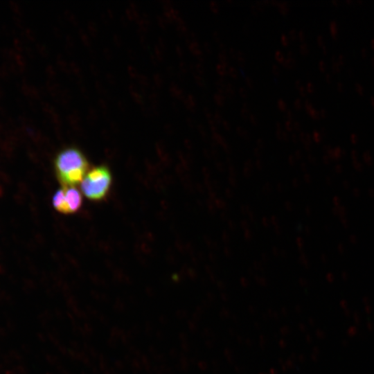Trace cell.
<instances>
[{"mask_svg":"<svg viewBox=\"0 0 374 374\" xmlns=\"http://www.w3.org/2000/svg\"><path fill=\"white\" fill-rule=\"evenodd\" d=\"M54 170L62 186L75 187L81 184L89 170V162L81 150L75 146H69L56 154Z\"/></svg>","mask_w":374,"mask_h":374,"instance_id":"6da1fadb","label":"cell"},{"mask_svg":"<svg viewBox=\"0 0 374 374\" xmlns=\"http://www.w3.org/2000/svg\"><path fill=\"white\" fill-rule=\"evenodd\" d=\"M112 185V174L108 166L100 165L89 169L81 182V193L93 202L107 199Z\"/></svg>","mask_w":374,"mask_h":374,"instance_id":"7a4b0ae2","label":"cell"},{"mask_svg":"<svg viewBox=\"0 0 374 374\" xmlns=\"http://www.w3.org/2000/svg\"><path fill=\"white\" fill-rule=\"evenodd\" d=\"M82 193L75 187H65L58 189L53 196L54 208L65 215L78 212L82 204Z\"/></svg>","mask_w":374,"mask_h":374,"instance_id":"3957f363","label":"cell"},{"mask_svg":"<svg viewBox=\"0 0 374 374\" xmlns=\"http://www.w3.org/2000/svg\"><path fill=\"white\" fill-rule=\"evenodd\" d=\"M213 98H214L215 102L217 105L222 106V105L224 104V97L222 93L219 92V93H215V94L214 95V97H213Z\"/></svg>","mask_w":374,"mask_h":374,"instance_id":"277c9868","label":"cell"},{"mask_svg":"<svg viewBox=\"0 0 374 374\" xmlns=\"http://www.w3.org/2000/svg\"><path fill=\"white\" fill-rule=\"evenodd\" d=\"M276 6L278 7L280 12L285 15L288 11V6L285 2H278L276 3Z\"/></svg>","mask_w":374,"mask_h":374,"instance_id":"5b68a950","label":"cell"},{"mask_svg":"<svg viewBox=\"0 0 374 374\" xmlns=\"http://www.w3.org/2000/svg\"><path fill=\"white\" fill-rule=\"evenodd\" d=\"M226 66H227L226 64H222V63L217 65L216 70L220 75H224L227 72L228 69Z\"/></svg>","mask_w":374,"mask_h":374,"instance_id":"8992f818","label":"cell"},{"mask_svg":"<svg viewBox=\"0 0 374 374\" xmlns=\"http://www.w3.org/2000/svg\"><path fill=\"white\" fill-rule=\"evenodd\" d=\"M275 58L277 61H278L280 63H283V62L285 61V55H283V53L279 51H277L276 53H275Z\"/></svg>","mask_w":374,"mask_h":374,"instance_id":"52a82bcc","label":"cell"},{"mask_svg":"<svg viewBox=\"0 0 374 374\" xmlns=\"http://www.w3.org/2000/svg\"><path fill=\"white\" fill-rule=\"evenodd\" d=\"M224 92L229 96H232L235 93V89L231 84H226L224 89Z\"/></svg>","mask_w":374,"mask_h":374,"instance_id":"ba28073f","label":"cell"},{"mask_svg":"<svg viewBox=\"0 0 374 374\" xmlns=\"http://www.w3.org/2000/svg\"><path fill=\"white\" fill-rule=\"evenodd\" d=\"M218 57L222 64H224L227 65V56L224 51H221L219 53Z\"/></svg>","mask_w":374,"mask_h":374,"instance_id":"9c48e42d","label":"cell"},{"mask_svg":"<svg viewBox=\"0 0 374 374\" xmlns=\"http://www.w3.org/2000/svg\"><path fill=\"white\" fill-rule=\"evenodd\" d=\"M227 71L230 74L231 76L235 78L238 75V73L237 70L233 66H229L227 69Z\"/></svg>","mask_w":374,"mask_h":374,"instance_id":"30bf717a","label":"cell"},{"mask_svg":"<svg viewBox=\"0 0 374 374\" xmlns=\"http://www.w3.org/2000/svg\"><path fill=\"white\" fill-rule=\"evenodd\" d=\"M236 58L239 63L243 64L245 62V57L242 52L238 51L237 53Z\"/></svg>","mask_w":374,"mask_h":374,"instance_id":"8fae6325","label":"cell"},{"mask_svg":"<svg viewBox=\"0 0 374 374\" xmlns=\"http://www.w3.org/2000/svg\"><path fill=\"white\" fill-rule=\"evenodd\" d=\"M249 107L247 105H244L242 106V110H241V114L242 116V117H247V116H249Z\"/></svg>","mask_w":374,"mask_h":374,"instance_id":"7c38bea8","label":"cell"},{"mask_svg":"<svg viewBox=\"0 0 374 374\" xmlns=\"http://www.w3.org/2000/svg\"><path fill=\"white\" fill-rule=\"evenodd\" d=\"M277 105H278V107L281 110V111H284L285 112L286 110V103L285 102L280 99V100H278V103H277Z\"/></svg>","mask_w":374,"mask_h":374,"instance_id":"4fadbf2b","label":"cell"},{"mask_svg":"<svg viewBox=\"0 0 374 374\" xmlns=\"http://www.w3.org/2000/svg\"><path fill=\"white\" fill-rule=\"evenodd\" d=\"M210 8L214 12H217L219 10V6L215 1L210 2Z\"/></svg>","mask_w":374,"mask_h":374,"instance_id":"5bb4252c","label":"cell"},{"mask_svg":"<svg viewBox=\"0 0 374 374\" xmlns=\"http://www.w3.org/2000/svg\"><path fill=\"white\" fill-rule=\"evenodd\" d=\"M214 121L217 123H221L222 121V115L220 114V112H215V114H214Z\"/></svg>","mask_w":374,"mask_h":374,"instance_id":"9a60e30c","label":"cell"},{"mask_svg":"<svg viewBox=\"0 0 374 374\" xmlns=\"http://www.w3.org/2000/svg\"><path fill=\"white\" fill-rule=\"evenodd\" d=\"M245 82L248 87L253 88V82L252 79L250 77H246L245 78Z\"/></svg>","mask_w":374,"mask_h":374,"instance_id":"2e32d148","label":"cell"},{"mask_svg":"<svg viewBox=\"0 0 374 374\" xmlns=\"http://www.w3.org/2000/svg\"><path fill=\"white\" fill-rule=\"evenodd\" d=\"M238 92L242 98H245L247 96V91L243 87H240Z\"/></svg>","mask_w":374,"mask_h":374,"instance_id":"e0dca14e","label":"cell"},{"mask_svg":"<svg viewBox=\"0 0 374 374\" xmlns=\"http://www.w3.org/2000/svg\"><path fill=\"white\" fill-rule=\"evenodd\" d=\"M249 118L250 122L253 125H256L258 123V118L254 114H250Z\"/></svg>","mask_w":374,"mask_h":374,"instance_id":"ac0fdd59","label":"cell"},{"mask_svg":"<svg viewBox=\"0 0 374 374\" xmlns=\"http://www.w3.org/2000/svg\"><path fill=\"white\" fill-rule=\"evenodd\" d=\"M195 69H196L197 73H202L204 72V68L200 63H197L195 65Z\"/></svg>","mask_w":374,"mask_h":374,"instance_id":"d6986e66","label":"cell"},{"mask_svg":"<svg viewBox=\"0 0 374 374\" xmlns=\"http://www.w3.org/2000/svg\"><path fill=\"white\" fill-rule=\"evenodd\" d=\"M195 80L197 83L199 84V85H203L204 83L203 78L198 74L195 75Z\"/></svg>","mask_w":374,"mask_h":374,"instance_id":"ffe728a7","label":"cell"},{"mask_svg":"<svg viewBox=\"0 0 374 374\" xmlns=\"http://www.w3.org/2000/svg\"><path fill=\"white\" fill-rule=\"evenodd\" d=\"M280 42L281 43L285 46L288 44V38L285 35H282L280 37Z\"/></svg>","mask_w":374,"mask_h":374,"instance_id":"44dd1931","label":"cell"},{"mask_svg":"<svg viewBox=\"0 0 374 374\" xmlns=\"http://www.w3.org/2000/svg\"><path fill=\"white\" fill-rule=\"evenodd\" d=\"M204 48L206 52L210 53L212 50L211 45L208 42H204Z\"/></svg>","mask_w":374,"mask_h":374,"instance_id":"7402d4cb","label":"cell"},{"mask_svg":"<svg viewBox=\"0 0 374 374\" xmlns=\"http://www.w3.org/2000/svg\"><path fill=\"white\" fill-rule=\"evenodd\" d=\"M280 71V70L279 67L277 65L274 64V65L272 66V71L275 75L279 74Z\"/></svg>","mask_w":374,"mask_h":374,"instance_id":"603a6c76","label":"cell"},{"mask_svg":"<svg viewBox=\"0 0 374 374\" xmlns=\"http://www.w3.org/2000/svg\"><path fill=\"white\" fill-rule=\"evenodd\" d=\"M222 123L223 127H224L225 129L229 130V129L231 128V125H230L229 122H228L227 121H224H224L222 122Z\"/></svg>","mask_w":374,"mask_h":374,"instance_id":"cb8c5ba5","label":"cell"},{"mask_svg":"<svg viewBox=\"0 0 374 374\" xmlns=\"http://www.w3.org/2000/svg\"><path fill=\"white\" fill-rule=\"evenodd\" d=\"M213 37L215 40L216 41H219L220 40V34L217 32V31H214L213 33Z\"/></svg>","mask_w":374,"mask_h":374,"instance_id":"d4e9b609","label":"cell"},{"mask_svg":"<svg viewBox=\"0 0 374 374\" xmlns=\"http://www.w3.org/2000/svg\"><path fill=\"white\" fill-rule=\"evenodd\" d=\"M229 53L233 57H235L236 55H237V53H236L235 50L234 48H231L229 49Z\"/></svg>","mask_w":374,"mask_h":374,"instance_id":"484cf974","label":"cell"}]
</instances>
